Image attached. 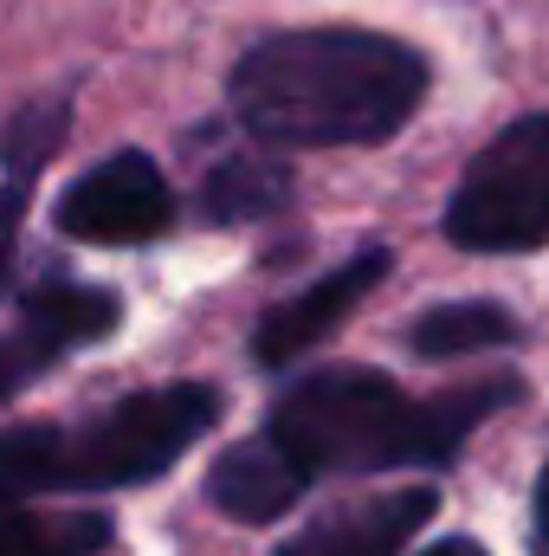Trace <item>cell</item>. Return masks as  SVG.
I'll list each match as a JSON object with an SVG mask.
<instances>
[{
    "instance_id": "6da1fadb",
    "label": "cell",
    "mask_w": 549,
    "mask_h": 556,
    "mask_svg": "<svg viewBox=\"0 0 549 556\" xmlns=\"http://www.w3.org/2000/svg\"><path fill=\"white\" fill-rule=\"evenodd\" d=\"M233 111L253 137L291 149L388 142L426 98V59L356 26L272 33L233 65Z\"/></svg>"
},
{
    "instance_id": "7a4b0ae2",
    "label": "cell",
    "mask_w": 549,
    "mask_h": 556,
    "mask_svg": "<svg viewBox=\"0 0 549 556\" xmlns=\"http://www.w3.org/2000/svg\"><path fill=\"white\" fill-rule=\"evenodd\" d=\"M511 395H518V382L498 376V382H478V389L408 402L382 369H317V376H304L278 395L266 433L310 479L446 466L465 446V433L485 415H498Z\"/></svg>"
},
{
    "instance_id": "3957f363",
    "label": "cell",
    "mask_w": 549,
    "mask_h": 556,
    "mask_svg": "<svg viewBox=\"0 0 549 556\" xmlns=\"http://www.w3.org/2000/svg\"><path fill=\"white\" fill-rule=\"evenodd\" d=\"M220 420V389L168 382L130 395L78 433H59V485H142L168 472L207 427Z\"/></svg>"
},
{
    "instance_id": "277c9868",
    "label": "cell",
    "mask_w": 549,
    "mask_h": 556,
    "mask_svg": "<svg viewBox=\"0 0 549 556\" xmlns=\"http://www.w3.org/2000/svg\"><path fill=\"white\" fill-rule=\"evenodd\" d=\"M446 240L465 253H531L549 240V117H518L485 142L452 201Z\"/></svg>"
},
{
    "instance_id": "5b68a950",
    "label": "cell",
    "mask_w": 549,
    "mask_h": 556,
    "mask_svg": "<svg viewBox=\"0 0 549 556\" xmlns=\"http://www.w3.org/2000/svg\"><path fill=\"white\" fill-rule=\"evenodd\" d=\"M168 220H175V194L142 149L104 155L91 175H78L59 194V233L85 247H142L168 233Z\"/></svg>"
},
{
    "instance_id": "8992f818",
    "label": "cell",
    "mask_w": 549,
    "mask_h": 556,
    "mask_svg": "<svg viewBox=\"0 0 549 556\" xmlns=\"http://www.w3.org/2000/svg\"><path fill=\"white\" fill-rule=\"evenodd\" d=\"M111 330H117V298L111 291H85V285H46V291H33L20 304L13 330L0 337V402L26 376H39L46 363H59L65 350L98 343Z\"/></svg>"
},
{
    "instance_id": "52a82bcc",
    "label": "cell",
    "mask_w": 549,
    "mask_h": 556,
    "mask_svg": "<svg viewBox=\"0 0 549 556\" xmlns=\"http://www.w3.org/2000/svg\"><path fill=\"white\" fill-rule=\"evenodd\" d=\"M388 247H369V253H356V260H343L330 278H317L310 291H297V298H284L272 304L266 317H259V330H253V363L259 369H284V363H297L310 343H323L382 278H388Z\"/></svg>"
},
{
    "instance_id": "ba28073f",
    "label": "cell",
    "mask_w": 549,
    "mask_h": 556,
    "mask_svg": "<svg viewBox=\"0 0 549 556\" xmlns=\"http://www.w3.org/2000/svg\"><path fill=\"white\" fill-rule=\"evenodd\" d=\"M433 511H439L433 485H395V492H375V498H356V505L317 518L278 556H401V544Z\"/></svg>"
},
{
    "instance_id": "9c48e42d",
    "label": "cell",
    "mask_w": 549,
    "mask_h": 556,
    "mask_svg": "<svg viewBox=\"0 0 549 556\" xmlns=\"http://www.w3.org/2000/svg\"><path fill=\"white\" fill-rule=\"evenodd\" d=\"M304 485H310V472L278 446L272 433L227 446L214 459V472H207V498L227 518H240V525H272V518H284L304 498Z\"/></svg>"
},
{
    "instance_id": "30bf717a",
    "label": "cell",
    "mask_w": 549,
    "mask_h": 556,
    "mask_svg": "<svg viewBox=\"0 0 549 556\" xmlns=\"http://www.w3.org/2000/svg\"><path fill=\"white\" fill-rule=\"evenodd\" d=\"M518 337V317L505 304H433L408 324L413 356L426 363H452V356H472V350H505Z\"/></svg>"
},
{
    "instance_id": "8fae6325",
    "label": "cell",
    "mask_w": 549,
    "mask_h": 556,
    "mask_svg": "<svg viewBox=\"0 0 549 556\" xmlns=\"http://www.w3.org/2000/svg\"><path fill=\"white\" fill-rule=\"evenodd\" d=\"M284 194H291L284 162H220V168L207 175L201 207H207L214 220H259V214L284 207Z\"/></svg>"
},
{
    "instance_id": "7c38bea8",
    "label": "cell",
    "mask_w": 549,
    "mask_h": 556,
    "mask_svg": "<svg viewBox=\"0 0 549 556\" xmlns=\"http://www.w3.org/2000/svg\"><path fill=\"white\" fill-rule=\"evenodd\" d=\"M46 485H59V427H0V511L26 505Z\"/></svg>"
},
{
    "instance_id": "4fadbf2b",
    "label": "cell",
    "mask_w": 549,
    "mask_h": 556,
    "mask_svg": "<svg viewBox=\"0 0 549 556\" xmlns=\"http://www.w3.org/2000/svg\"><path fill=\"white\" fill-rule=\"evenodd\" d=\"M111 544V518H20L0 511V556H98Z\"/></svg>"
},
{
    "instance_id": "5bb4252c",
    "label": "cell",
    "mask_w": 549,
    "mask_h": 556,
    "mask_svg": "<svg viewBox=\"0 0 549 556\" xmlns=\"http://www.w3.org/2000/svg\"><path fill=\"white\" fill-rule=\"evenodd\" d=\"M59 137H65V111H59V104L20 111L13 130H7V175H33V168L59 149Z\"/></svg>"
},
{
    "instance_id": "9a60e30c",
    "label": "cell",
    "mask_w": 549,
    "mask_h": 556,
    "mask_svg": "<svg viewBox=\"0 0 549 556\" xmlns=\"http://www.w3.org/2000/svg\"><path fill=\"white\" fill-rule=\"evenodd\" d=\"M26 194H33V175H7V188H0V273H7V260H13V227H20Z\"/></svg>"
},
{
    "instance_id": "2e32d148",
    "label": "cell",
    "mask_w": 549,
    "mask_h": 556,
    "mask_svg": "<svg viewBox=\"0 0 549 556\" xmlns=\"http://www.w3.org/2000/svg\"><path fill=\"white\" fill-rule=\"evenodd\" d=\"M420 556H485V544H472V538H439V544H426Z\"/></svg>"
},
{
    "instance_id": "e0dca14e",
    "label": "cell",
    "mask_w": 549,
    "mask_h": 556,
    "mask_svg": "<svg viewBox=\"0 0 549 556\" xmlns=\"http://www.w3.org/2000/svg\"><path fill=\"white\" fill-rule=\"evenodd\" d=\"M537 525H544V538H549V466H544V485H537Z\"/></svg>"
}]
</instances>
